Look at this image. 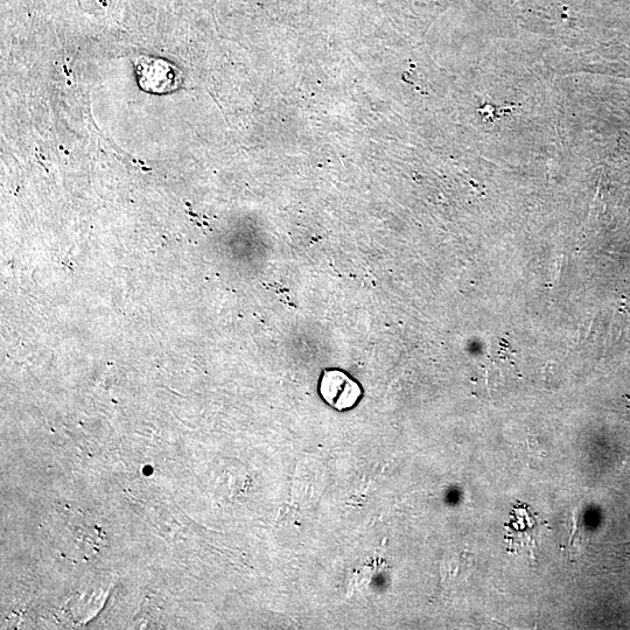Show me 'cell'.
Segmentation results:
<instances>
[{"instance_id":"6da1fadb","label":"cell","mask_w":630,"mask_h":630,"mask_svg":"<svg viewBox=\"0 0 630 630\" xmlns=\"http://www.w3.org/2000/svg\"><path fill=\"white\" fill-rule=\"evenodd\" d=\"M139 86L152 94H167L177 89L181 75L170 62L142 56L136 62Z\"/></svg>"},{"instance_id":"3957f363","label":"cell","mask_w":630,"mask_h":630,"mask_svg":"<svg viewBox=\"0 0 630 630\" xmlns=\"http://www.w3.org/2000/svg\"><path fill=\"white\" fill-rule=\"evenodd\" d=\"M510 530L507 532L506 543L510 552H527L534 557L537 543V530L539 520L536 515L530 513L529 507L515 506L511 513V521L506 525Z\"/></svg>"},{"instance_id":"7a4b0ae2","label":"cell","mask_w":630,"mask_h":630,"mask_svg":"<svg viewBox=\"0 0 630 630\" xmlns=\"http://www.w3.org/2000/svg\"><path fill=\"white\" fill-rule=\"evenodd\" d=\"M319 391L326 403L340 411L352 409L362 396L360 384L341 370H326Z\"/></svg>"}]
</instances>
